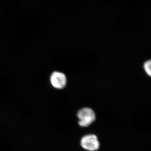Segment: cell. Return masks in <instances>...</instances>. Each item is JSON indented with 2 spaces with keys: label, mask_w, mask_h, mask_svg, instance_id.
Wrapping results in <instances>:
<instances>
[{
  "label": "cell",
  "mask_w": 151,
  "mask_h": 151,
  "mask_svg": "<svg viewBox=\"0 0 151 151\" xmlns=\"http://www.w3.org/2000/svg\"><path fill=\"white\" fill-rule=\"evenodd\" d=\"M77 116L79 119L78 124L83 127H89L96 119L94 111L89 108H82L79 110L77 113Z\"/></svg>",
  "instance_id": "1"
},
{
  "label": "cell",
  "mask_w": 151,
  "mask_h": 151,
  "mask_svg": "<svg viewBox=\"0 0 151 151\" xmlns=\"http://www.w3.org/2000/svg\"><path fill=\"white\" fill-rule=\"evenodd\" d=\"M81 147L86 150L96 151L100 148V143L96 135H85L81 138Z\"/></svg>",
  "instance_id": "2"
},
{
  "label": "cell",
  "mask_w": 151,
  "mask_h": 151,
  "mask_svg": "<svg viewBox=\"0 0 151 151\" xmlns=\"http://www.w3.org/2000/svg\"><path fill=\"white\" fill-rule=\"evenodd\" d=\"M151 61L150 60H147L144 64V68L147 74L149 76L151 75Z\"/></svg>",
  "instance_id": "4"
},
{
  "label": "cell",
  "mask_w": 151,
  "mask_h": 151,
  "mask_svg": "<svg viewBox=\"0 0 151 151\" xmlns=\"http://www.w3.org/2000/svg\"><path fill=\"white\" fill-rule=\"evenodd\" d=\"M67 81L66 76L62 72L54 71L50 75V83L55 89H61L65 88Z\"/></svg>",
  "instance_id": "3"
}]
</instances>
